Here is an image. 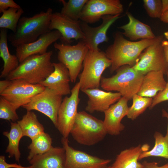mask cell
Listing matches in <instances>:
<instances>
[{
    "label": "cell",
    "mask_w": 168,
    "mask_h": 168,
    "mask_svg": "<svg viewBox=\"0 0 168 168\" xmlns=\"http://www.w3.org/2000/svg\"><path fill=\"white\" fill-rule=\"evenodd\" d=\"M159 36L134 41L125 39L122 34L116 33L113 43L107 47L105 52L111 61L110 73L123 66H133L142 51L155 43Z\"/></svg>",
    "instance_id": "obj_1"
},
{
    "label": "cell",
    "mask_w": 168,
    "mask_h": 168,
    "mask_svg": "<svg viewBox=\"0 0 168 168\" xmlns=\"http://www.w3.org/2000/svg\"><path fill=\"white\" fill-rule=\"evenodd\" d=\"M53 10L49 8L30 17L23 16L20 19L16 30L8 36L11 44L18 46L35 41L41 35L50 31L49 27Z\"/></svg>",
    "instance_id": "obj_2"
},
{
    "label": "cell",
    "mask_w": 168,
    "mask_h": 168,
    "mask_svg": "<svg viewBox=\"0 0 168 168\" xmlns=\"http://www.w3.org/2000/svg\"><path fill=\"white\" fill-rule=\"evenodd\" d=\"M52 51L30 56L22 62L6 77L11 81L22 79L33 84H39L54 71L51 61Z\"/></svg>",
    "instance_id": "obj_3"
},
{
    "label": "cell",
    "mask_w": 168,
    "mask_h": 168,
    "mask_svg": "<svg viewBox=\"0 0 168 168\" xmlns=\"http://www.w3.org/2000/svg\"><path fill=\"white\" fill-rule=\"evenodd\" d=\"M116 72L110 77H102L100 86L107 91H117L122 97L131 100L139 91L144 75L129 65L122 66Z\"/></svg>",
    "instance_id": "obj_4"
},
{
    "label": "cell",
    "mask_w": 168,
    "mask_h": 168,
    "mask_svg": "<svg viewBox=\"0 0 168 168\" xmlns=\"http://www.w3.org/2000/svg\"><path fill=\"white\" fill-rule=\"evenodd\" d=\"M70 134L78 143L91 146L102 141L107 133L103 121L82 111L78 112Z\"/></svg>",
    "instance_id": "obj_5"
},
{
    "label": "cell",
    "mask_w": 168,
    "mask_h": 168,
    "mask_svg": "<svg viewBox=\"0 0 168 168\" xmlns=\"http://www.w3.org/2000/svg\"><path fill=\"white\" fill-rule=\"evenodd\" d=\"M111 64L105 52L89 50L83 62L82 71L78 76L80 90L99 88L103 73Z\"/></svg>",
    "instance_id": "obj_6"
},
{
    "label": "cell",
    "mask_w": 168,
    "mask_h": 168,
    "mask_svg": "<svg viewBox=\"0 0 168 168\" xmlns=\"http://www.w3.org/2000/svg\"><path fill=\"white\" fill-rule=\"evenodd\" d=\"M54 47L58 50L57 58L59 62L68 70L71 81L75 82L89 50L88 48L82 40L73 45L55 43Z\"/></svg>",
    "instance_id": "obj_7"
},
{
    "label": "cell",
    "mask_w": 168,
    "mask_h": 168,
    "mask_svg": "<svg viewBox=\"0 0 168 168\" xmlns=\"http://www.w3.org/2000/svg\"><path fill=\"white\" fill-rule=\"evenodd\" d=\"M162 36L141 53L132 66L136 71L143 75L152 71H161L166 75L168 66L162 45Z\"/></svg>",
    "instance_id": "obj_8"
},
{
    "label": "cell",
    "mask_w": 168,
    "mask_h": 168,
    "mask_svg": "<svg viewBox=\"0 0 168 168\" xmlns=\"http://www.w3.org/2000/svg\"><path fill=\"white\" fill-rule=\"evenodd\" d=\"M45 88L40 84H31L22 79H17L12 80L11 85L0 95L16 110Z\"/></svg>",
    "instance_id": "obj_9"
},
{
    "label": "cell",
    "mask_w": 168,
    "mask_h": 168,
    "mask_svg": "<svg viewBox=\"0 0 168 168\" xmlns=\"http://www.w3.org/2000/svg\"><path fill=\"white\" fill-rule=\"evenodd\" d=\"M80 90L78 82L71 89L70 96L63 99L58 112L56 128L64 138H68L78 112Z\"/></svg>",
    "instance_id": "obj_10"
},
{
    "label": "cell",
    "mask_w": 168,
    "mask_h": 168,
    "mask_svg": "<svg viewBox=\"0 0 168 168\" xmlns=\"http://www.w3.org/2000/svg\"><path fill=\"white\" fill-rule=\"evenodd\" d=\"M62 96L46 88L22 107L27 111L36 110L45 114L49 118L56 128L58 112L63 100Z\"/></svg>",
    "instance_id": "obj_11"
},
{
    "label": "cell",
    "mask_w": 168,
    "mask_h": 168,
    "mask_svg": "<svg viewBox=\"0 0 168 168\" xmlns=\"http://www.w3.org/2000/svg\"><path fill=\"white\" fill-rule=\"evenodd\" d=\"M123 10V5L119 0H88L80 19L87 24H92L105 16L120 15Z\"/></svg>",
    "instance_id": "obj_12"
},
{
    "label": "cell",
    "mask_w": 168,
    "mask_h": 168,
    "mask_svg": "<svg viewBox=\"0 0 168 168\" xmlns=\"http://www.w3.org/2000/svg\"><path fill=\"white\" fill-rule=\"evenodd\" d=\"M61 141L65 151V168H107L111 161L75 149L69 145L68 138L62 137Z\"/></svg>",
    "instance_id": "obj_13"
},
{
    "label": "cell",
    "mask_w": 168,
    "mask_h": 168,
    "mask_svg": "<svg viewBox=\"0 0 168 168\" xmlns=\"http://www.w3.org/2000/svg\"><path fill=\"white\" fill-rule=\"evenodd\" d=\"M120 15H106L102 16V23L99 26L92 27L88 24L82 22L80 23L85 38L82 41L91 51H97L100 49L99 45L104 42H107L108 38L107 35L110 27L120 17Z\"/></svg>",
    "instance_id": "obj_14"
},
{
    "label": "cell",
    "mask_w": 168,
    "mask_h": 168,
    "mask_svg": "<svg viewBox=\"0 0 168 168\" xmlns=\"http://www.w3.org/2000/svg\"><path fill=\"white\" fill-rule=\"evenodd\" d=\"M80 23L79 21L73 20L60 12H56L52 14L49 29L50 30L58 31L61 35L60 40L65 43L68 44L72 40L81 41L84 39Z\"/></svg>",
    "instance_id": "obj_15"
},
{
    "label": "cell",
    "mask_w": 168,
    "mask_h": 168,
    "mask_svg": "<svg viewBox=\"0 0 168 168\" xmlns=\"http://www.w3.org/2000/svg\"><path fill=\"white\" fill-rule=\"evenodd\" d=\"M61 37V35L58 31L52 30L41 35L35 41L18 46L16 48V55L19 63L30 56L46 53L48 47L60 39Z\"/></svg>",
    "instance_id": "obj_16"
},
{
    "label": "cell",
    "mask_w": 168,
    "mask_h": 168,
    "mask_svg": "<svg viewBox=\"0 0 168 168\" xmlns=\"http://www.w3.org/2000/svg\"><path fill=\"white\" fill-rule=\"evenodd\" d=\"M128 100L122 97L116 103L112 105L104 112V125L107 133L111 135H118L123 131L125 126L121 122L127 116L129 107Z\"/></svg>",
    "instance_id": "obj_17"
},
{
    "label": "cell",
    "mask_w": 168,
    "mask_h": 168,
    "mask_svg": "<svg viewBox=\"0 0 168 168\" xmlns=\"http://www.w3.org/2000/svg\"><path fill=\"white\" fill-rule=\"evenodd\" d=\"M82 91L88 97L85 110L90 113L95 111L104 112L122 97L119 92L106 91L99 88L86 89Z\"/></svg>",
    "instance_id": "obj_18"
},
{
    "label": "cell",
    "mask_w": 168,
    "mask_h": 168,
    "mask_svg": "<svg viewBox=\"0 0 168 168\" xmlns=\"http://www.w3.org/2000/svg\"><path fill=\"white\" fill-rule=\"evenodd\" d=\"M53 64V72L39 84L62 96L71 94L69 85L71 79L68 70L60 62Z\"/></svg>",
    "instance_id": "obj_19"
},
{
    "label": "cell",
    "mask_w": 168,
    "mask_h": 168,
    "mask_svg": "<svg viewBox=\"0 0 168 168\" xmlns=\"http://www.w3.org/2000/svg\"><path fill=\"white\" fill-rule=\"evenodd\" d=\"M66 153L63 147H52L47 152L29 161L30 168H65Z\"/></svg>",
    "instance_id": "obj_20"
},
{
    "label": "cell",
    "mask_w": 168,
    "mask_h": 168,
    "mask_svg": "<svg viewBox=\"0 0 168 168\" xmlns=\"http://www.w3.org/2000/svg\"><path fill=\"white\" fill-rule=\"evenodd\" d=\"M148 146L140 145L124 149L117 155L110 168H143L138 162L139 157L143 152L148 151Z\"/></svg>",
    "instance_id": "obj_21"
},
{
    "label": "cell",
    "mask_w": 168,
    "mask_h": 168,
    "mask_svg": "<svg viewBox=\"0 0 168 168\" xmlns=\"http://www.w3.org/2000/svg\"><path fill=\"white\" fill-rule=\"evenodd\" d=\"M164 75L161 71H152L144 75L137 94L142 96L154 98L166 86L167 82Z\"/></svg>",
    "instance_id": "obj_22"
},
{
    "label": "cell",
    "mask_w": 168,
    "mask_h": 168,
    "mask_svg": "<svg viewBox=\"0 0 168 168\" xmlns=\"http://www.w3.org/2000/svg\"><path fill=\"white\" fill-rule=\"evenodd\" d=\"M128 22L119 27L124 30L122 34L132 41L139 39L155 38V36L150 26L138 20L129 12L127 13Z\"/></svg>",
    "instance_id": "obj_23"
},
{
    "label": "cell",
    "mask_w": 168,
    "mask_h": 168,
    "mask_svg": "<svg viewBox=\"0 0 168 168\" xmlns=\"http://www.w3.org/2000/svg\"><path fill=\"white\" fill-rule=\"evenodd\" d=\"M7 29L0 28V57L3 61V69L0 78L6 77L19 66L20 63L16 55L11 54L7 45Z\"/></svg>",
    "instance_id": "obj_24"
},
{
    "label": "cell",
    "mask_w": 168,
    "mask_h": 168,
    "mask_svg": "<svg viewBox=\"0 0 168 168\" xmlns=\"http://www.w3.org/2000/svg\"><path fill=\"white\" fill-rule=\"evenodd\" d=\"M22 133L23 136H26L32 140L44 132L43 126L38 120L35 113L27 111L21 120L17 121Z\"/></svg>",
    "instance_id": "obj_25"
},
{
    "label": "cell",
    "mask_w": 168,
    "mask_h": 168,
    "mask_svg": "<svg viewBox=\"0 0 168 168\" xmlns=\"http://www.w3.org/2000/svg\"><path fill=\"white\" fill-rule=\"evenodd\" d=\"M3 134L8 139L9 142L6 152L9 153L8 157H14L15 160L19 162L21 153L19 149L20 140L23 137L21 129L17 122H11L10 131H4Z\"/></svg>",
    "instance_id": "obj_26"
},
{
    "label": "cell",
    "mask_w": 168,
    "mask_h": 168,
    "mask_svg": "<svg viewBox=\"0 0 168 168\" xmlns=\"http://www.w3.org/2000/svg\"><path fill=\"white\" fill-rule=\"evenodd\" d=\"M154 137L155 140L154 146L151 150L142 152L139 160L150 156L160 157L168 159V124L165 136L156 131Z\"/></svg>",
    "instance_id": "obj_27"
},
{
    "label": "cell",
    "mask_w": 168,
    "mask_h": 168,
    "mask_svg": "<svg viewBox=\"0 0 168 168\" xmlns=\"http://www.w3.org/2000/svg\"><path fill=\"white\" fill-rule=\"evenodd\" d=\"M31 141L28 147L30 150L27 157L29 161L37 155L47 152L53 147L52 138L49 134L45 132L38 135Z\"/></svg>",
    "instance_id": "obj_28"
},
{
    "label": "cell",
    "mask_w": 168,
    "mask_h": 168,
    "mask_svg": "<svg viewBox=\"0 0 168 168\" xmlns=\"http://www.w3.org/2000/svg\"><path fill=\"white\" fill-rule=\"evenodd\" d=\"M24 12L22 8H10L4 11L0 17V28L9 29L15 33L21 15Z\"/></svg>",
    "instance_id": "obj_29"
},
{
    "label": "cell",
    "mask_w": 168,
    "mask_h": 168,
    "mask_svg": "<svg viewBox=\"0 0 168 168\" xmlns=\"http://www.w3.org/2000/svg\"><path fill=\"white\" fill-rule=\"evenodd\" d=\"M88 0H69L66 2L60 0L63 5L61 11L62 14L75 21L80 19L83 9Z\"/></svg>",
    "instance_id": "obj_30"
},
{
    "label": "cell",
    "mask_w": 168,
    "mask_h": 168,
    "mask_svg": "<svg viewBox=\"0 0 168 168\" xmlns=\"http://www.w3.org/2000/svg\"><path fill=\"white\" fill-rule=\"evenodd\" d=\"M132 99L133 104L129 107L127 116L129 119L134 120L143 113L147 108H149L152 104L153 99L136 94L133 96Z\"/></svg>",
    "instance_id": "obj_31"
},
{
    "label": "cell",
    "mask_w": 168,
    "mask_h": 168,
    "mask_svg": "<svg viewBox=\"0 0 168 168\" xmlns=\"http://www.w3.org/2000/svg\"><path fill=\"white\" fill-rule=\"evenodd\" d=\"M16 110L2 97H0V118L12 122L19 119Z\"/></svg>",
    "instance_id": "obj_32"
},
{
    "label": "cell",
    "mask_w": 168,
    "mask_h": 168,
    "mask_svg": "<svg viewBox=\"0 0 168 168\" xmlns=\"http://www.w3.org/2000/svg\"><path fill=\"white\" fill-rule=\"evenodd\" d=\"M143 2L144 7L150 17L160 18L162 15L161 0H144Z\"/></svg>",
    "instance_id": "obj_33"
},
{
    "label": "cell",
    "mask_w": 168,
    "mask_h": 168,
    "mask_svg": "<svg viewBox=\"0 0 168 168\" xmlns=\"http://www.w3.org/2000/svg\"><path fill=\"white\" fill-rule=\"evenodd\" d=\"M167 81L165 88L159 92L153 99L152 104L149 107L151 109L157 104L166 101L168 100V71L166 74Z\"/></svg>",
    "instance_id": "obj_34"
},
{
    "label": "cell",
    "mask_w": 168,
    "mask_h": 168,
    "mask_svg": "<svg viewBox=\"0 0 168 168\" xmlns=\"http://www.w3.org/2000/svg\"><path fill=\"white\" fill-rule=\"evenodd\" d=\"M21 6L13 0H0V13H2L9 8H21Z\"/></svg>",
    "instance_id": "obj_35"
},
{
    "label": "cell",
    "mask_w": 168,
    "mask_h": 168,
    "mask_svg": "<svg viewBox=\"0 0 168 168\" xmlns=\"http://www.w3.org/2000/svg\"><path fill=\"white\" fill-rule=\"evenodd\" d=\"M0 168H30V166L24 167L16 163L9 164L6 161L4 156H0Z\"/></svg>",
    "instance_id": "obj_36"
},
{
    "label": "cell",
    "mask_w": 168,
    "mask_h": 168,
    "mask_svg": "<svg viewBox=\"0 0 168 168\" xmlns=\"http://www.w3.org/2000/svg\"><path fill=\"white\" fill-rule=\"evenodd\" d=\"M142 164L143 168H168V163L161 166H158L157 163L155 162H148L145 161Z\"/></svg>",
    "instance_id": "obj_37"
},
{
    "label": "cell",
    "mask_w": 168,
    "mask_h": 168,
    "mask_svg": "<svg viewBox=\"0 0 168 168\" xmlns=\"http://www.w3.org/2000/svg\"><path fill=\"white\" fill-rule=\"evenodd\" d=\"M11 83L12 81L6 79L0 81V94L8 87Z\"/></svg>",
    "instance_id": "obj_38"
},
{
    "label": "cell",
    "mask_w": 168,
    "mask_h": 168,
    "mask_svg": "<svg viewBox=\"0 0 168 168\" xmlns=\"http://www.w3.org/2000/svg\"><path fill=\"white\" fill-rule=\"evenodd\" d=\"M162 44L165 58L168 66V41L163 40Z\"/></svg>",
    "instance_id": "obj_39"
},
{
    "label": "cell",
    "mask_w": 168,
    "mask_h": 168,
    "mask_svg": "<svg viewBox=\"0 0 168 168\" xmlns=\"http://www.w3.org/2000/svg\"><path fill=\"white\" fill-rule=\"evenodd\" d=\"M161 2L162 16L164 13L168 11V0H162Z\"/></svg>",
    "instance_id": "obj_40"
},
{
    "label": "cell",
    "mask_w": 168,
    "mask_h": 168,
    "mask_svg": "<svg viewBox=\"0 0 168 168\" xmlns=\"http://www.w3.org/2000/svg\"><path fill=\"white\" fill-rule=\"evenodd\" d=\"M161 21L168 23V11L164 13L160 18Z\"/></svg>",
    "instance_id": "obj_41"
},
{
    "label": "cell",
    "mask_w": 168,
    "mask_h": 168,
    "mask_svg": "<svg viewBox=\"0 0 168 168\" xmlns=\"http://www.w3.org/2000/svg\"><path fill=\"white\" fill-rule=\"evenodd\" d=\"M164 35L165 37L167 39H168V31L165 32L164 33Z\"/></svg>",
    "instance_id": "obj_42"
},
{
    "label": "cell",
    "mask_w": 168,
    "mask_h": 168,
    "mask_svg": "<svg viewBox=\"0 0 168 168\" xmlns=\"http://www.w3.org/2000/svg\"><path fill=\"white\" fill-rule=\"evenodd\" d=\"M107 168H110V166L107 167Z\"/></svg>",
    "instance_id": "obj_43"
},
{
    "label": "cell",
    "mask_w": 168,
    "mask_h": 168,
    "mask_svg": "<svg viewBox=\"0 0 168 168\" xmlns=\"http://www.w3.org/2000/svg\"><path fill=\"white\" fill-rule=\"evenodd\" d=\"M167 110H168V109H167Z\"/></svg>",
    "instance_id": "obj_44"
}]
</instances>
